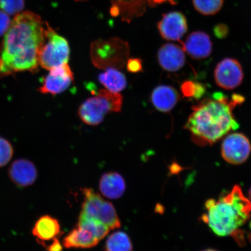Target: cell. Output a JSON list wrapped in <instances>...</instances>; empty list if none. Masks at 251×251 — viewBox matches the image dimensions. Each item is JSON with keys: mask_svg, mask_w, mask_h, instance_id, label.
Segmentation results:
<instances>
[{"mask_svg": "<svg viewBox=\"0 0 251 251\" xmlns=\"http://www.w3.org/2000/svg\"><path fill=\"white\" fill-rule=\"evenodd\" d=\"M47 23L25 11L16 15L0 49V78L18 72L39 70V53L45 42Z\"/></svg>", "mask_w": 251, "mask_h": 251, "instance_id": "1", "label": "cell"}, {"mask_svg": "<svg viewBox=\"0 0 251 251\" xmlns=\"http://www.w3.org/2000/svg\"><path fill=\"white\" fill-rule=\"evenodd\" d=\"M240 94L231 99L222 93L213 94L212 99H205L192 107L184 128L190 131L191 139L200 146H211L231 130L239 128L233 109L244 101Z\"/></svg>", "mask_w": 251, "mask_h": 251, "instance_id": "2", "label": "cell"}, {"mask_svg": "<svg viewBox=\"0 0 251 251\" xmlns=\"http://www.w3.org/2000/svg\"><path fill=\"white\" fill-rule=\"evenodd\" d=\"M205 206L202 220L219 237L236 233L251 217V202L238 185L217 201H206Z\"/></svg>", "mask_w": 251, "mask_h": 251, "instance_id": "3", "label": "cell"}, {"mask_svg": "<svg viewBox=\"0 0 251 251\" xmlns=\"http://www.w3.org/2000/svg\"><path fill=\"white\" fill-rule=\"evenodd\" d=\"M122 103L123 97L121 94L101 90L80 105L78 114L84 124L97 126L101 123L109 112H121Z\"/></svg>", "mask_w": 251, "mask_h": 251, "instance_id": "4", "label": "cell"}, {"mask_svg": "<svg viewBox=\"0 0 251 251\" xmlns=\"http://www.w3.org/2000/svg\"><path fill=\"white\" fill-rule=\"evenodd\" d=\"M129 52L128 43L119 38L97 40L91 46L92 62L100 69L124 68Z\"/></svg>", "mask_w": 251, "mask_h": 251, "instance_id": "5", "label": "cell"}, {"mask_svg": "<svg viewBox=\"0 0 251 251\" xmlns=\"http://www.w3.org/2000/svg\"><path fill=\"white\" fill-rule=\"evenodd\" d=\"M82 192L84 201L80 214L99 220L110 230L121 227L120 220L111 202L103 199L92 188H84Z\"/></svg>", "mask_w": 251, "mask_h": 251, "instance_id": "6", "label": "cell"}, {"mask_svg": "<svg viewBox=\"0 0 251 251\" xmlns=\"http://www.w3.org/2000/svg\"><path fill=\"white\" fill-rule=\"evenodd\" d=\"M70 46L67 39L59 35L47 23L46 40L39 53V65L47 70L67 63Z\"/></svg>", "mask_w": 251, "mask_h": 251, "instance_id": "7", "label": "cell"}, {"mask_svg": "<svg viewBox=\"0 0 251 251\" xmlns=\"http://www.w3.org/2000/svg\"><path fill=\"white\" fill-rule=\"evenodd\" d=\"M221 151L223 158L229 164H242L250 155V141L242 133L229 134L223 141Z\"/></svg>", "mask_w": 251, "mask_h": 251, "instance_id": "8", "label": "cell"}, {"mask_svg": "<svg viewBox=\"0 0 251 251\" xmlns=\"http://www.w3.org/2000/svg\"><path fill=\"white\" fill-rule=\"evenodd\" d=\"M214 77L216 84L220 87L225 90H233L242 83L243 68L236 59L225 58L216 66Z\"/></svg>", "mask_w": 251, "mask_h": 251, "instance_id": "9", "label": "cell"}, {"mask_svg": "<svg viewBox=\"0 0 251 251\" xmlns=\"http://www.w3.org/2000/svg\"><path fill=\"white\" fill-rule=\"evenodd\" d=\"M74 80L73 72L66 63L51 68L49 74L44 78L42 86L38 90L43 94L56 95L67 90Z\"/></svg>", "mask_w": 251, "mask_h": 251, "instance_id": "10", "label": "cell"}, {"mask_svg": "<svg viewBox=\"0 0 251 251\" xmlns=\"http://www.w3.org/2000/svg\"><path fill=\"white\" fill-rule=\"evenodd\" d=\"M160 34L164 39L180 41L187 31L186 17L179 11H172L162 15L158 24Z\"/></svg>", "mask_w": 251, "mask_h": 251, "instance_id": "11", "label": "cell"}, {"mask_svg": "<svg viewBox=\"0 0 251 251\" xmlns=\"http://www.w3.org/2000/svg\"><path fill=\"white\" fill-rule=\"evenodd\" d=\"M181 44L184 51L194 59L206 58L211 55L212 51L211 38L203 31H194Z\"/></svg>", "mask_w": 251, "mask_h": 251, "instance_id": "12", "label": "cell"}, {"mask_svg": "<svg viewBox=\"0 0 251 251\" xmlns=\"http://www.w3.org/2000/svg\"><path fill=\"white\" fill-rule=\"evenodd\" d=\"M10 179L20 187L31 186L36 181L37 171L36 166L29 160H16L8 169Z\"/></svg>", "mask_w": 251, "mask_h": 251, "instance_id": "13", "label": "cell"}, {"mask_svg": "<svg viewBox=\"0 0 251 251\" xmlns=\"http://www.w3.org/2000/svg\"><path fill=\"white\" fill-rule=\"evenodd\" d=\"M158 59L161 67L171 72L179 71L186 62L183 48L173 43L166 44L159 49Z\"/></svg>", "mask_w": 251, "mask_h": 251, "instance_id": "14", "label": "cell"}, {"mask_svg": "<svg viewBox=\"0 0 251 251\" xmlns=\"http://www.w3.org/2000/svg\"><path fill=\"white\" fill-rule=\"evenodd\" d=\"M99 242L92 231L78 225L63 240V245L67 249H90Z\"/></svg>", "mask_w": 251, "mask_h": 251, "instance_id": "15", "label": "cell"}, {"mask_svg": "<svg viewBox=\"0 0 251 251\" xmlns=\"http://www.w3.org/2000/svg\"><path fill=\"white\" fill-rule=\"evenodd\" d=\"M61 233L57 219L49 215H44L37 220L32 230V234L37 238V242L45 246V241L56 238Z\"/></svg>", "mask_w": 251, "mask_h": 251, "instance_id": "16", "label": "cell"}, {"mask_svg": "<svg viewBox=\"0 0 251 251\" xmlns=\"http://www.w3.org/2000/svg\"><path fill=\"white\" fill-rule=\"evenodd\" d=\"M179 99L176 90L166 85L156 87L151 96V101L154 107L160 112H169L174 108Z\"/></svg>", "mask_w": 251, "mask_h": 251, "instance_id": "17", "label": "cell"}, {"mask_svg": "<svg viewBox=\"0 0 251 251\" xmlns=\"http://www.w3.org/2000/svg\"><path fill=\"white\" fill-rule=\"evenodd\" d=\"M99 188L102 195L109 199H118L126 190L125 180L117 172H108L100 178Z\"/></svg>", "mask_w": 251, "mask_h": 251, "instance_id": "18", "label": "cell"}, {"mask_svg": "<svg viewBox=\"0 0 251 251\" xmlns=\"http://www.w3.org/2000/svg\"><path fill=\"white\" fill-rule=\"evenodd\" d=\"M147 0H111L122 21L130 23L134 18L143 15L146 10Z\"/></svg>", "mask_w": 251, "mask_h": 251, "instance_id": "19", "label": "cell"}, {"mask_svg": "<svg viewBox=\"0 0 251 251\" xmlns=\"http://www.w3.org/2000/svg\"><path fill=\"white\" fill-rule=\"evenodd\" d=\"M99 79L106 89L114 93L121 92L127 86L126 78L124 74L114 68H108L100 74Z\"/></svg>", "mask_w": 251, "mask_h": 251, "instance_id": "20", "label": "cell"}, {"mask_svg": "<svg viewBox=\"0 0 251 251\" xmlns=\"http://www.w3.org/2000/svg\"><path fill=\"white\" fill-rule=\"evenodd\" d=\"M104 250L108 251H130L133 244L128 235L123 231H117L110 235L106 240Z\"/></svg>", "mask_w": 251, "mask_h": 251, "instance_id": "21", "label": "cell"}, {"mask_svg": "<svg viewBox=\"0 0 251 251\" xmlns=\"http://www.w3.org/2000/svg\"><path fill=\"white\" fill-rule=\"evenodd\" d=\"M78 225L92 231L100 241L108 234L110 229L99 220L80 214Z\"/></svg>", "mask_w": 251, "mask_h": 251, "instance_id": "22", "label": "cell"}, {"mask_svg": "<svg viewBox=\"0 0 251 251\" xmlns=\"http://www.w3.org/2000/svg\"><path fill=\"white\" fill-rule=\"evenodd\" d=\"M194 8L205 15L217 14L224 5V0H193Z\"/></svg>", "mask_w": 251, "mask_h": 251, "instance_id": "23", "label": "cell"}, {"mask_svg": "<svg viewBox=\"0 0 251 251\" xmlns=\"http://www.w3.org/2000/svg\"><path fill=\"white\" fill-rule=\"evenodd\" d=\"M183 96L187 98L200 99L205 93V87L201 84L186 81L181 86Z\"/></svg>", "mask_w": 251, "mask_h": 251, "instance_id": "24", "label": "cell"}, {"mask_svg": "<svg viewBox=\"0 0 251 251\" xmlns=\"http://www.w3.org/2000/svg\"><path fill=\"white\" fill-rule=\"evenodd\" d=\"M14 150L7 140L0 137V168L7 165L13 156Z\"/></svg>", "mask_w": 251, "mask_h": 251, "instance_id": "25", "label": "cell"}, {"mask_svg": "<svg viewBox=\"0 0 251 251\" xmlns=\"http://www.w3.org/2000/svg\"><path fill=\"white\" fill-rule=\"evenodd\" d=\"M24 7V0H0V9L9 15L18 14Z\"/></svg>", "mask_w": 251, "mask_h": 251, "instance_id": "26", "label": "cell"}, {"mask_svg": "<svg viewBox=\"0 0 251 251\" xmlns=\"http://www.w3.org/2000/svg\"><path fill=\"white\" fill-rule=\"evenodd\" d=\"M11 23L10 18L7 14L0 11V37L7 32Z\"/></svg>", "mask_w": 251, "mask_h": 251, "instance_id": "27", "label": "cell"}, {"mask_svg": "<svg viewBox=\"0 0 251 251\" xmlns=\"http://www.w3.org/2000/svg\"><path fill=\"white\" fill-rule=\"evenodd\" d=\"M127 69L131 73H137L142 70V62L140 59L131 58L127 62Z\"/></svg>", "mask_w": 251, "mask_h": 251, "instance_id": "28", "label": "cell"}, {"mask_svg": "<svg viewBox=\"0 0 251 251\" xmlns=\"http://www.w3.org/2000/svg\"><path fill=\"white\" fill-rule=\"evenodd\" d=\"M228 27L224 24L216 25L214 28L215 36L219 39L225 38L228 34Z\"/></svg>", "mask_w": 251, "mask_h": 251, "instance_id": "29", "label": "cell"}, {"mask_svg": "<svg viewBox=\"0 0 251 251\" xmlns=\"http://www.w3.org/2000/svg\"><path fill=\"white\" fill-rule=\"evenodd\" d=\"M46 250L49 251H61L62 250V246L58 239L55 238L53 239L52 243L47 247Z\"/></svg>", "mask_w": 251, "mask_h": 251, "instance_id": "30", "label": "cell"}, {"mask_svg": "<svg viewBox=\"0 0 251 251\" xmlns=\"http://www.w3.org/2000/svg\"><path fill=\"white\" fill-rule=\"evenodd\" d=\"M169 2L171 4H175V0H151L152 7H155L156 5L162 4L165 2Z\"/></svg>", "mask_w": 251, "mask_h": 251, "instance_id": "31", "label": "cell"}, {"mask_svg": "<svg viewBox=\"0 0 251 251\" xmlns=\"http://www.w3.org/2000/svg\"><path fill=\"white\" fill-rule=\"evenodd\" d=\"M147 2H148V4L151 7H152V4L151 0H147Z\"/></svg>", "mask_w": 251, "mask_h": 251, "instance_id": "32", "label": "cell"}, {"mask_svg": "<svg viewBox=\"0 0 251 251\" xmlns=\"http://www.w3.org/2000/svg\"><path fill=\"white\" fill-rule=\"evenodd\" d=\"M249 198H250V201L251 202V188H250V190L249 191Z\"/></svg>", "mask_w": 251, "mask_h": 251, "instance_id": "33", "label": "cell"}, {"mask_svg": "<svg viewBox=\"0 0 251 251\" xmlns=\"http://www.w3.org/2000/svg\"><path fill=\"white\" fill-rule=\"evenodd\" d=\"M75 1L81 2V1H88V0H75Z\"/></svg>", "mask_w": 251, "mask_h": 251, "instance_id": "34", "label": "cell"}]
</instances>
